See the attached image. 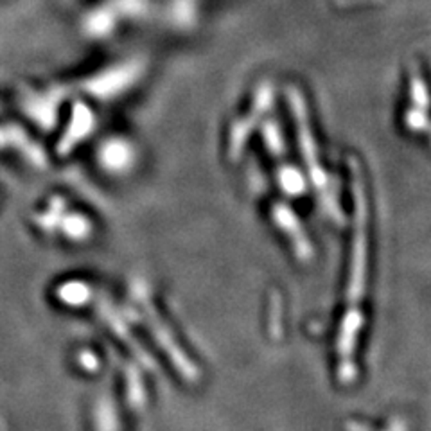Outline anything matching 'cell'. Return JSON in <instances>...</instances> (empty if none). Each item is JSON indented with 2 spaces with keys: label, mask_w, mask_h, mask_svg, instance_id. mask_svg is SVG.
Listing matches in <instances>:
<instances>
[{
  "label": "cell",
  "mask_w": 431,
  "mask_h": 431,
  "mask_svg": "<svg viewBox=\"0 0 431 431\" xmlns=\"http://www.w3.org/2000/svg\"><path fill=\"white\" fill-rule=\"evenodd\" d=\"M361 324V314L352 311L348 313L347 320L344 321V333L340 336V352L341 356L348 354L352 351V345H354V338H356V329Z\"/></svg>",
  "instance_id": "cell-1"
}]
</instances>
